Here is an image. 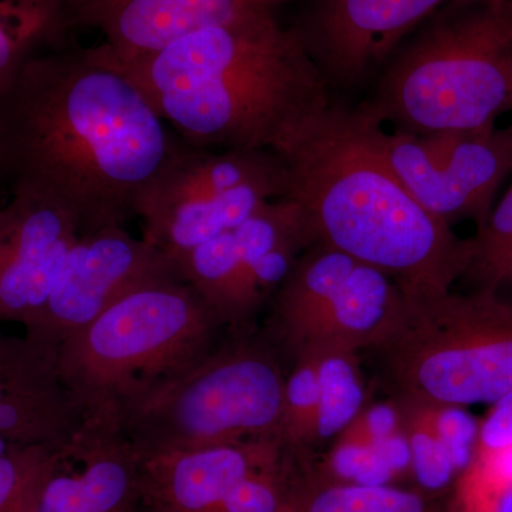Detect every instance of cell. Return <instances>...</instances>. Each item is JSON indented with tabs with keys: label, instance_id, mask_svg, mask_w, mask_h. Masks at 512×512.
<instances>
[{
	"label": "cell",
	"instance_id": "1",
	"mask_svg": "<svg viewBox=\"0 0 512 512\" xmlns=\"http://www.w3.org/2000/svg\"><path fill=\"white\" fill-rule=\"evenodd\" d=\"M181 138L100 47L35 55L0 94V171L80 237L126 227Z\"/></svg>",
	"mask_w": 512,
	"mask_h": 512
},
{
	"label": "cell",
	"instance_id": "2",
	"mask_svg": "<svg viewBox=\"0 0 512 512\" xmlns=\"http://www.w3.org/2000/svg\"><path fill=\"white\" fill-rule=\"evenodd\" d=\"M376 124L335 106L313 117L274 151L281 198L301 208L316 244L379 269L406 298L451 291L467 274L471 238L421 207L377 146Z\"/></svg>",
	"mask_w": 512,
	"mask_h": 512
},
{
	"label": "cell",
	"instance_id": "3",
	"mask_svg": "<svg viewBox=\"0 0 512 512\" xmlns=\"http://www.w3.org/2000/svg\"><path fill=\"white\" fill-rule=\"evenodd\" d=\"M119 67L184 143L274 151L332 106L329 83L298 33L272 13L185 36Z\"/></svg>",
	"mask_w": 512,
	"mask_h": 512
},
{
	"label": "cell",
	"instance_id": "4",
	"mask_svg": "<svg viewBox=\"0 0 512 512\" xmlns=\"http://www.w3.org/2000/svg\"><path fill=\"white\" fill-rule=\"evenodd\" d=\"M397 133L495 127L512 111V0H456L424 20L359 107Z\"/></svg>",
	"mask_w": 512,
	"mask_h": 512
},
{
	"label": "cell",
	"instance_id": "5",
	"mask_svg": "<svg viewBox=\"0 0 512 512\" xmlns=\"http://www.w3.org/2000/svg\"><path fill=\"white\" fill-rule=\"evenodd\" d=\"M224 325L183 278L138 289L57 346L83 431L121 433L123 413L217 345Z\"/></svg>",
	"mask_w": 512,
	"mask_h": 512
},
{
	"label": "cell",
	"instance_id": "6",
	"mask_svg": "<svg viewBox=\"0 0 512 512\" xmlns=\"http://www.w3.org/2000/svg\"><path fill=\"white\" fill-rule=\"evenodd\" d=\"M242 330L127 407L120 431L138 454L281 443L284 369L271 343Z\"/></svg>",
	"mask_w": 512,
	"mask_h": 512
},
{
	"label": "cell",
	"instance_id": "7",
	"mask_svg": "<svg viewBox=\"0 0 512 512\" xmlns=\"http://www.w3.org/2000/svg\"><path fill=\"white\" fill-rule=\"evenodd\" d=\"M377 353L397 396L470 407L512 393V302L497 291L406 298Z\"/></svg>",
	"mask_w": 512,
	"mask_h": 512
},
{
	"label": "cell",
	"instance_id": "8",
	"mask_svg": "<svg viewBox=\"0 0 512 512\" xmlns=\"http://www.w3.org/2000/svg\"><path fill=\"white\" fill-rule=\"evenodd\" d=\"M281 163L272 151L180 147L137 204L141 238L177 262L234 231L265 202L281 198Z\"/></svg>",
	"mask_w": 512,
	"mask_h": 512
},
{
	"label": "cell",
	"instance_id": "9",
	"mask_svg": "<svg viewBox=\"0 0 512 512\" xmlns=\"http://www.w3.org/2000/svg\"><path fill=\"white\" fill-rule=\"evenodd\" d=\"M387 163L424 210L447 224L487 221L501 185L512 174V128L387 134L375 126Z\"/></svg>",
	"mask_w": 512,
	"mask_h": 512
},
{
	"label": "cell",
	"instance_id": "10",
	"mask_svg": "<svg viewBox=\"0 0 512 512\" xmlns=\"http://www.w3.org/2000/svg\"><path fill=\"white\" fill-rule=\"evenodd\" d=\"M181 278L177 265L126 227L82 235L70 249L39 325L25 335L59 346L121 299Z\"/></svg>",
	"mask_w": 512,
	"mask_h": 512
},
{
	"label": "cell",
	"instance_id": "11",
	"mask_svg": "<svg viewBox=\"0 0 512 512\" xmlns=\"http://www.w3.org/2000/svg\"><path fill=\"white\" fill-rule=\"evenodd\" d=\"M451 2L456 0H313L293 30L329 86L355 87Z\"/></svg>",
	"mask_w": 512,
	"mask_h": 512
},
{
	"label": "cell",
	"instance_id": "12",
	"mask_svg": "<svg viewBox=\"0 0 512 512\" xmlns=\"http://www.w3.org/2000/svg\"><path fill=\"white\" fill-rule=\"evenodd\" d=\"M79 229L50 198L13 190L0 208V323L39 325Z\"/></svg>",
	"mask_w": 512,
	"mask_h": 512
},
{
	"label": "cell",
	"instance_id": "13",
	"mask_svg": "<svg viewBox=\"0 0 512 512\" xmlns=\"http://www.w3.org/2000/svg\"><path fill=\"white\" fill-rule=\"evenodd\" d=\"M262 0H62L67 25L99 30L119 62L143 59L185 36L268 15Z\"/></svg>",
	"mask_w": 512,
	"mask_h": 512
},
{
	"label": "cell",
	"instance_id": "14",
	"mask_svg": "<svg viewBox=\"0 0 512 512\" xmlns=\"http://www.w3.org/2000/svg\"><path fill=\"white\" fill-rule=\"evenodd\" d=\"M82 431L60 379L57 346L0 330V437L18 447L66 450Z\"/></svg>",
	"mask_w": 512,
	"mask_h": 512
},
{
	"label": "cell",
	"instance_id": "15",
	"mask_svg": "<svg viewBox=\"0 0 512 512\" xmlns=\"http://www.w3.org/2000/svg\"><path fill=\"white\" fill-rule=\"evenodd\" d=\"M33 512H147L140 454L121 433L82 431L50 471Z\"/></svg>",
	"mask_w": 512,
	"mask_h": 512
},
{
	"label": "cell",
	"instance_id": "16",
	"mask_svg": "<svg viewBox=\"0 0 512 512\" xmlns=\"http://www.w3.org/2000/svg\"><path fill=\"white\" fill-rule=\"evenodd\" d=\"M285 456L275 440L140 454L147 512H215L249 474Z\"/></svg>",
	"mask_w": 512,
	"mask_h": 512
},
{
	"label": "cell",
	"instance_id": "17",
	"mask_svg": "<svg viewBox=\"0 0 512 512\" xmlns=\"http://www.w3.org/2000/svg\"><path fill=\"white\" fill-rule=\"evenodd\" d=\"M403 306V292L392 278L357 264L288 350L295 356L312 348L355 353L376 349L393 332Z\"/></svg>",
	"mask_w": 512,
	"mask_h": 512
},
{
	"label": "cell",
	"instance_id": "18",
	"mask_svg": "<svg viewBox=\"0 0 512 512\" xmlns=\"http://www.w3.org/2000/svg\"><path fill=\"white\" fill-rule=\"evenodd\" d=\"M175 265L181 278L207 303L224 328H248L258 308L245 285L234 231L191 249Z\"/></svg>",
	"mask_w": 512,
	"mask_h": 512
},
{
	"label": "cell",
	"instance_id": "19",
	"mask_svg": "<svg viewBox=\"0 0 512 512\" xmlns=\"http://www.w3.org/2000/svg\"><path fill=\"white\" fill-rule=\"evenodd\" d=\"M357 264L349 255L319 242L303 252L276 292L272 333L282 346L289 349Z\"/></svg>",
	"mask_w": 512,
	"mask_h": 512
},
{
	"label": "cell",
	"instance_id": "20",
	"mask_svg": "<svg viewBox=\"0 0 512 512\" xmlns=\"http://www.w3.org/2000/svg\"><path fill=\"white\" fill-rule=\"evenodd\" d=\"M312 350H315L318 362V394L312 431V447H316L335 441L362 412L366 406V389L357 353L338 349Z\"/></svg>",
	"mask_w": 512,
	"mask_h": 512
},
{
	"label": "cell",
	"instance_id": "21",
	"mask_svg": "<svg viewBox=\"0 0 512 512\" xmlns=\"http://www.w3.org/2000/svg\"><path fill=\"white\" fill-rule=\"evenodd\" d=\"M434 500L413 487L318 483L302 473L295 512H443Z\"/></svg>",
	"mask_w": 512,
	"mask_h": 512
},
{
	"label": "cell",
	"instance_id": "22",
	"mask_svg": "<svg viewBox=\"0 0 512 512\" xmlns=\"http://www.w3.org/2000/svg\"><path fill=\"white\" fill-rule=\"evenodd\" d=\"M396 404L412 456L413 488L431 498L450 493L461 474L440 437L433 404L404 396H396Z\"/></svg>",
	"mask_w": 512,
	"mask_h": 512
},
{
	"label": "cell",
	"instance_id": "23",
	"mask_svg": "<svg viewBox=\"0 0 512 512\" xmlns=\"http://www.w3.org/2000/svg\"><path fill=\"white\" fill-rule=\"evenodd\" d=\"M62 28L60 0H0V94L35 56L37 45Z\"/></svg>",
	"mask_w": 512,
	"mask_h": 512
},
{
	"label": "cell",
	"instance_id": "24",
	"mask_svg": "<svg viewBox=\"0 0 512 512\" xmlns=\"http://www.w3.org/2000/svg\"><path fill=\"white\" fill-rule=\"evenodd\" d=\"M443 512H512V447L477 450Z\"/></svg>",
	"mask_w": 512,
	"mask_h": 512
},
{
	"label": "cell",
	"instance_id": "25",
	"mask_svg": "<svg viewBox=\"0 0 512 512\" xmlns=\"http://www.w3.org/2000/svg\"><path fill=\"white\" fill-rule=\"evenodd\" d=\"M471 244L473 256L466 276L478 289L498 292L501 286L512 285V181Z\"/></svg>",
	"mask_w": 512,
	"mask_h": 512
},
{
	"label": "cell",
	"instance_id": "26",
	"mask_svg": "<svg viewBox=\"0 0 512 512\" xmlns=\"http://www.w3.org/2000/svg\"><path fill=\"white\" fill-rule=\"evenodd\" d=\"M291 456L249 474L215 512H295L301 473Z\"/></svg>",
	"mask_w": 512,
	"mask_h": 512
},
{
	"label": "cell",
	"instance_id": "27",
	"mask_svg": "<svg viewBox=\"0 0 512 512\" xmlns=\"http://www.w3.org/2000/svg\"><path fill=\"white\" fill-rule=\"evenodd\" d=\"M63 451L32 446L0 457V512H33L42 485Z\"/></svg>",
	"mask_w": 512,
	"mask_h": 512
},
{
	"label": "cell",
	"instance_id": "28",
	"mask_svg": "<svg viewBox=\"0 0 512 512\" xmlns=\"http://www.w3.org/2000/svg\"><path fill=\"white\" fill-rule=\"evenodd\" d=\"M431 404L434 406V416H436L440 437L446 444L458 471L463 474L476 456L480 421L467 412V407Z\"/></svg>",
	"mask_w": 512,
	"mask_h": 512
},
{
	"label": "cell",
	"instance_id": "29",
	"mask_svg": "<svg viewBox=\"0 0 512 512\" xmlns=\"http://www.w3.org/2000/svg\"><path fill=\"white\" fill-rule=\"evenodd\" d=\"M402 427L396 400L365 406L355 420L336 437L339 443L352 446L377 448Z\"/></svg>",
	"mask_w": 512,
	"mask_h": 512
},
{
	"label": "cell",
	"instance_id": "30",
	"mask_svg": "<svg viewBox=\"0 0 512 512\" xmlns=\"http://www.w3.org/2000/svg\"><path fill=\"white\" fill-rule=\"evenodd\" d=\"M491 406L480 421L477 450L512 447V393Z\"/></svg>",
	"mask_w": 512,
	"mask_h": 512
},
{
	"label": "cell",
	"instance_id": "31",
	"mask_svg": "<svg viewBox=\"0 0 512 512\" xmlns=\"http://www.w3.org/2000/svg\"><path fill=\"white\" fill-rule=\"evenodd\" d=\"M19 448H25V447H18L15 446V444L9 443L8 440L3 439V437H0V457L6 456V454L13 453V451L19 450Z\"/></svg>",
	"mask_w": 512,
	"mask_h": 512
},
{
	"label": "cell",
	"instance_id": "32",
	"mask_svg": "<svg viewBox=\"0 0 512 512\" xmlns=\"http://www.w3.org/2000/svg\"><path fill=\"white\" fill-rule=\"evenodd\" d=\"M60 2H62V0H60Z\"/></svg>",
	"mask_w": 512,
	"mask_h": 512
},
{
	"label": "cell",
	"instance_id": "33",
	"mask_svg": "<svg viewBox=\"0 0 512 512\" xmlns=\"http://www.w3.org/2000/svg\"><path fill=\"white\" fill-rule=\"evenodd\" d=\"M511 128H512V124H511Z\"/></svg>",
	"mask_w": 512,
	"mask_h": 512
}]
</instances>
